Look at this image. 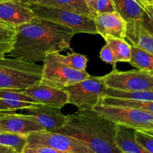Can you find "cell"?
Listing matches in <instances>:
<instances>
[{
	"mask_svg": "<svg viewBox=\"0 0 153 153\" xmlns=\"http://www.w3.org/2000/svg\"><path fill=\"white\" fill-rule=\"evenodd\" d=\"M131 57L129 63L132 67L143 71L153 73V55L131 45Z\"/></svg>",
	"mask_w": 153,
	"mask_h": 153,
	"instance_id": "obj_20",
	"label": "cell"
},
{
	"mask_svg": "<svg viewBox=\"0 0 153 153\" xmlns=\"http://www.w3.org/2000/svg\"><path fill=\"white\" fill-rule=\"evenodd\" d=\"M7 1V0H0V1Z\"/></svg>",
	"mask_w": 153,
	"mask_h": 153,
	"instance_id": "obj_39",
	"label": "cell"
},
{
	"mask_svg": "<svg viewBox=\"0 0 153 153\" xmlns=\"http://www.w3.org/2000/svg\"><path fill=\"white\" fill-rule=\"evenodd\" d=\"M116 143L121 153H149L134 138V130L117 125Z\"/></svg>",
	"mask_w": 153,
	"mask_h": 153,
	"instance_id": "obj_16",
	"label": "cell"
},
{
	"mask_svg": "<svg viewBox=\"0 0 153 153\" xmlns=\"http://www.w3.org/2000/svg\"><path fill=\"white\" fill-rule=\"evenodd\" d=\"M117 12L127 23L140 22L144 9L134 0H112Z\"/></svg>",
	"mask_w": 153,
	"mask_h": 153,
	"instance_id": "obj_17",
	"label": "cell"
},
{
	"mask_svg": "<svg viewBox=\"0 0 153 153\" xmlns=\"http://www.w3.org/2000/svg\"><path fill=\"white\" fill-rule=\"evenodd\" d=\"M0 25H7V24L4 23L3 22H1V20H0Z\"/></svg>",
	"mask_w": 153,
	"mask_h": 153,
	"instance_id": "obj_37",
	"label": "cell"
},
{
	"mask_svg": "<svg viewBox=\"0 0 153 153\" xmlns=\"http://www.w3.org/2000/svg\"><path fill=\"white\" fill-rule=\"evenodd\" d=\"M0 111H12L8 108V107L6 105L5 103L1 99H0Z\"/></svg>",
	"mask_w": 153,
	"mask_h": 153,
	"instance_id": "obj_34",
	"label": "cell"
},
{
	"mask_svg": "<svg viewBox=\"0 0 153 153\" xmlns=\"http://www.w3.org/2000/svg\"><path fill=\"white\" fill-rule=\"evenodd\" d=\"M126 38L133 46H137L153 55V37L142 27L140 22L127 23Z\"/></svg>",
	"mask_w": 153,
	"mask_h": 153,
	"instance_id": "obj_15",
	"label": "cell"
},
{
	"mask_svg": "<svg viewBox=\"0 0 153 153\" xmlns=\"http://www.w3.org/2000/svg\"><path fill=\"white\" fill-rule=\"evenodd\" d=\"M108 88L123 91H136L153 88V75L143 70L112 71L101 76Z\"/></svg>",
	"mask_w": 153,
	"mask_h": 153,
	"instance_id": "obj_7",
	"label": "cell"
},
{
	"mask_svg": "<svg viewBox=\"0 0 153 153\" xmlns=\"http://www.w3.org/2000/svg\"><path fill=\"white\" fill-rule=\"evenodd\" d=\"M135 140L141 145L147 152L153 153V136L141 131L134 130Z\"/></svg>",
	"mask_w": 153,
	"mask_h": 153,
	"instance_id": "obj_29",
	"label": "cell"
},
{
	"mask_svg": "<svg viewBox=\"0 0 153 153\" xmlns=\"http://www.w3.org/2000/svg\"><path fill=\"white\" fill-rule=\"evenodd\" d=\"M26 144V135L0 131V145L9 146L14 149L18 153H22Z\"/></svg>",
	"mask_w": 153,
	"mask_h": 153,
	"instance_id": "obj_25",
	"label": "cell"
},
{
	"mask_svg": "<svg viewBox=\"0 0 153 153\" xmlns=\"http://www.w3.org/2000/svg\"><path fill=\"white\" fill-rule=\"evenodd\" d=\"M100 103L105 105L124 106V107L134 108L146 111L153 114V102L152 101H137V100L119 99L105 96L100 100Z\"/></svg>",
	"mask_w": 153,
	"mask_h": 153,
	"instance_id": "obj_21",
	"label": "cell"
},
{
	"mask_svg": "<svg viewBox=\"0 0 153 153\" xmlns=\"http://www.w3.org/2000/svg\"><path fill=\"white\" fill-rule=\"evenodd\" d=\"M23 114L31 117L44 130L55 131L62 128L67 122V115L61 112L58 107L38 105L34 107L23 109Z\"/></svg>",
	"mask_w": 153,
	"mask_h": 153,
	"instance_id": "obj_11",
	"label": "cell"
},
{
	"mask_svg": "<svg viewBox=\"0 0 153 153\" xmlns=\"http://www.w3.org/2000/svg\"><path fill=\"white\" fill-rule=\"evenodd\" d=\"M48 58H51L56 62L80 71H86L88 59L86 55L82 54L71 52L67 55H62L60 52H55L49 54Z\"/></svg>",
	"mask_w": 153,
	"mask_h": 153,
	"instance_id": "obj_19",
	"label": "cell"
},
{
	"mask_svg": "<svg viewBox=\"0 0 153 153\" xmlns=\"http://www.w3.org/2000/svg\"><path fill=\"white\" fill-rule=\"evenodd\" d=\"M42 65L16 58H0V89L25 90L41 79Z\"/></svg>",
	"mask_w": 153,
	"mask_h": 153,
	"instance_id": "obj_3",
	"label": "cell"
},
{
	"mask_svg": "<svg viewBox=\"0 0 153 153\" xmlns=\"http://www.w3.org/2000/svg\"><path fill=\"white\" fill-rule=\"evenodd\" d=\"M36 17L60 24L73 30L75 34L79 33L97 34L94 19L65 9L43 5L28 1Z\"/></svg>",
	"mask_w": 153,
	"mask_h": 153,
	"instance_id": "obj_4",
	"label": "cell"
},
{
	"mask_svg": "<svg viewBox=\"0 0 153 153\" xmlns=\"http://www.w3.org/2000/svg\"><path fill=\"white\" fill-rule=\"evenodd\" d=\"M105 96L114 97V98L137 100V101L153 102V88L136 91H123L108 88Z\"/></svg>",
	"mask_w": 153,
	"mask_h": 153,
	"instance_id": "obj_24",
	"label": "cell"
},
{
	"mask_svg": "<svg viewBox=\"0 0 153 153\" xmlns=\"http://www.w3.org/2000/svg\"><path fill=\"white\" fill-rule=\"evenodd\" d=\"M42 75L40 82L64 88L88 79L91 75L86 71L73 68L56 62L47 56L43 61Z\"/></svg>",
	"mask_w": 153,
	"mask_h": 153,
	"instance_id": "obj_9",
	"label": "cell"
},
{
	"mask_svg": "<svg viewBox=\"0 0 153 153\" xmlns=\"http://www.w3.org/2000/svg\"><path fill=\"white\" fill-rule=\"evenodd\" d=\"M151 1V3H153V0H149Z\"/></svg>",
	"mask_w": 153,
	"mask_h": 153,
	"instance_id": "obj_38",
	"label": "cell"
},
{
	"mask_svg": "<svg viewBox=\"0 0 153 153\" xmlns=\"http://www.w3.org/2000/svg\"><path fill=\"white\" fill-rule=\"evenodd\" d=\"M140 23L145 31L153 37V3H150L145 7Z\"/></svg>",
	"mask_w": 153,
	"mask_h": 153,
	"instance_id": "obj_28",
	"label": "cell"
},
{
	"mask_svg": "<svg viewBox=\"0 0 153 153\" xmlns=\"http://www.w3.org/2000/svg\"><path fill=\"white\" fill-rule=\"evenodd\" d=\"M134 1H137L143 9L145 8V7H146L147 4H150L151 3V1H149V0H134Z\"/></svg>",
	"mask_w": 153,
	"mask_h": 153,
	"instance_id": "obj_33",
	"label": "cell"
},
{
	"mask_svg": "<svg viewBox=\"0 0 153 153\" xmlns=\"http://www.w3.org/2000/svg\"><path fill=\"white\" fill-rule=\"evenodd\" d=\"M143 132H145V133H146V134H150V135L153 136V130H148V131H143Z\"/></svg>",
	"mask_w": 153,
	"mask_h": 153,
	"instance_id": "obj_36",
	"label": "cell"
},
{
	"mask_svg": "<svg viewBox=\"0 0 153 153\" xmlns=\"http://www.w3.org/2000/svg\"><path fill=\"white\" fill-rule=\"evenodd\" d=\"M0 153H18L14 149L9 146L0 145Z\"/></svg>",
	"mask_w": 153,
	"mask_h": 153,
	"instance_id": "obj_32",
	"label": "cell"
},
{
	"mask_svg": "<svg viewBox=\"0 0 153 153\" xmlns=\"http://www.w3.org/2000/svg\"><path fill=\"white\" fill-rule=\"evenodd\" d=\"M85 2L88 4V7H90V9H91V6H92L93 2H94V0H85ZM93 15H94V14H93Z\"/></svg>",
	"mask_w": 153,
	"mask_h": 153,
	"instance_id": "obj_35",
	"label": "cell"
},
{
	"mask_svg": "<svg viewBox=\"0 0 153 153\" xmlns=\"http://www.w3.org/2000/svg\"><path fill=\"white\" fill-rule=\"evenodd\" d=\"M30 1V0H28V1Z\"/></svg>",
	"mask_w": 153,
	"mask_h": 153,
	"instance_id": "obj_42",
	"label": "cell"
},
{
	"mask_svg": "<svg viewBox=\"0 0 153 153\" xmlns=\"http://www.w3.org/2000/svg\"><path fill=\"white\" fill-rule=\"evenodd\" d=\"M67 122L56 132L85 143L93 153H121L116 143L117 125L94 110H78L67 115Z\"/></svg>",
	"mask_w": 153,
	"mask_h": 153,
	"instance_id": "obj_2",
	"label": "cell"
},
{
	"mask_svg": "<svg viewBox=\"0 0 153 153\" xmlns=\"http://www.w3.org/2000/svg\"><path fill=\"white\" fill-rule=\"evenodd\" d=\"M22 153H71L58 150L48 146H40V145H33L27 143Z\"/></svg>",
	"mask_w": 153,
	"mask_h": 153,
	"instance_id": "obj_30",
	"label": "cell"
},
{
	"mask_svg": "<svg viewBox=\"0 0 153 153\" xmlns=\"http://www.w3.org/2000/svg\"><path fill=\"white\" fill-rule=\"evenodd\" d=\"M92 110L117 126L135 131L153 130V114L146 111L124 106L105 105L100 102Z\"/></svg>",
	"mask_w": 153,
	"mask_h": 153,
	"instance_id": "obj_5",
	"label": "cell"
},
{
	"mask_svg": "<svg viewBox=\"0 0 153 153\" xmlns=\"http://www.w3.org/2000/svg\"><path fill=\"white\" fill-rule=\"evenodd\" d=\"M0 99L3 100H19L35 102L33 99L24 92L23 90L0 89Z\"/></svg>",
	"mask_w": 153,
	"mask_h": 153,
	"instance_id": "obj_26",
	"label": "cell"
},
{
	"mask_svg": "<svg viewBox=\"0 0 153 153\" xmlns=\"http://www.w3.org/2000/svg\"><path fill=\"white\" fill-rule=\"evenodd\" d=\"M97 34L104 39H126L127 22L117 11L100 13L94 17Z\"/></svg>",
	"mask_w": 153,
	"mask_h": 153,
	"instance_id": "obj_14",
	"label": "cell"
},
{
	"mask_svg": "<svg viewBox=\"0 0 153 153\" xmlns=\"http://www.w3.org/2000/svg\"><path fill=\"white\" fill-rule=\"evenodd\" d=\"M152 73V75H153V73Z\"/></svg>",
	"mask_w": 153,
	"mask_h": 153,
	"instance_id": "obj_41",
	"label": "cell"
},
{
	"mask_svg": "<svg viewBox=\"0 0 153 153\" xmlns=\"http://www.w3.org/2000/svg\"><path fill=\"white\" fill-rule=\"evenodd\" d=\"M115 11V7L112 0H94L91 6V12L95 17L100 13Z\"/></svg>",
	"mask_w": 153,
	"mask_h": 153,
	"instance_id": "obj_27",
	"label": "cell"
},
{
	"mask_svg": "<svg viewBox=\"0 0 153 153\" xmlns=\"http://www.w3.org/2000/svg\"><path fill=\"white\" fill-rule=\"evenodd\" d=\"M29 1L65 9L94 19L91 9L85 0H30Z\"/></svg>",
	"mask_w": 153,
	"mask_h": 153,
	"instance_id": "obj_18",
	"label": "cell"
},
{
	"mask_svg": "<svg viewBox=\"0 0 153 153\" xmlns=\"http://www.w3.org/2000/svg\"><path fill=\"white\" fill-rule=\"evenodd\" d=\"M69 94V104L78 110H91L106 94L107 86L101 76H91L64 88Z\"/></svg>",
	"mask_w": 153,
	"mask_h": 153,
	"instance_id": "obj_6",
	"label": "cell"
},
{
	"mask_svg": "<svg viewBox=\"0 0 153 153\" xmlns=\"http://www.w3.org/2000/svg\"><path fill=\"white\" fill-rule=\"evenodd\" d=\"M16 31L14 47L7 55L31 63L43 62L49 54L70 49L75 35L67 27L36 16Z\"/></svg>",
	"mask_w": 153,
	"mask_h": 153,
	"instance_id": "obj_1",
	"label": "cell"
},
{
	"mask_svg": "<svg viewBox=\"0 0 153 153\" xmlns=\"http://www.w3.org/2000/svg\"><path fill=\"white\" fill-rule=\"evenodd\" d=\"M105 40L113 50L117 62H129L131 57V45L125 39L109 37Z\"/></svg>",
	"mask_w": 153,
	"mask_h": 153,
	"instance_id": "obj_23",
	"label": "cell"
},
{
	"mask_svg": "<svg viewBox=\"0 0 153 153\" xmlns=\"http://www.w3.org/2000/svg\"><path fill=\"white\" fill-rule=\"evenodd\" d=\"M23 1H28V0H23Z\"/></svg>",
	"mask_w": 153,
	"mask_h": 153,
	"instance_id": "obj_40",
	"label": "cell"
},
{
	"mask_svg": "<svg viewBox=\"0 0 153 153\" xmlns=\"http://www.w3.org/2000/svg\"><path fill=\"white\" fill-rule=\"evenodd\" d=\"M100 57L102 61H104L105 63L111 65L113 68H116L117 61L116 58H115L113 50L107 43H105V45L102 48L101 51L100 52Z\"/></svg>",
	"mask_w": 153,
	"mask_h": 153,
	"instance_id": "obj_31",
	"label": "cell"
},
{
	"mask_svg": "<svg viewBox=\"0 0 153 153\" xmlns=\"http://www.w3.org/2000/svg\"><path fill=\"white\" fill-rule=\"evenodd\" d=\"M15 111H0V131L28 135L34 131L44 130L31 117Z\"/></svg>",
	"mask_w": 153,
	"mask_h": 153,
	"instance_id": "obj_13",
	"label": "cell"
},
{
	"mask_svg": "<svg viewBox=\"0 0 153 153\" xmlns=\"http://www.w3.org/2000/svg\"><path fill=\"white\" fill-rule=\"evenodd\" d=\"M16 27L0 25V58L13 50L16 39Z\"/></svg>",
	"mask_w": 153,
	"mask_h": 153,
	"instance_id": "obj_22",
	"label": "cell"
},
{
	"mask_svg": "<svg viewBox=\"0 0 153 153\" xmlns=\"http://www.w3.org/2000/svg\"><path fill=\"white\" fill-rule=\"evenodd\" d=\"M27 143L48 146L71 153H93L84 143L73 137L56 131L40 130L26 136Z\"/></svg>",
	"mask_w": 153,
	"mask_h": 153,
	"instance_id": "obj_8",
	"label": "cell"
},
{
	"mask_svg": "<svg viewBox=\"0 0 153 153\" xmlns=\"http://www.w3.org/2000/svg\"><path fill=\"white\" fill-rule=\"evenodd\" d=\"M35 17L28 1L7 0L0 1V20L7 25L17 27Z\"/></svg>",
	"mask_w": 153,
	"mask_h": 153,
	"instance_id": "obj_12",
	"label": "cell"
},
{
	"mask_svg": "<svg viewBox=\"0 0 153 153\" xmlns=\"http://www.w3.org/2000/svg\"><path fill=\"white\" fill-rule=\"evenodd\" d=\"M35 102L43 105L63 108L69 104V94L64 88L39 82L23 90Z\"/></svg>",
	"mask_w": 153,
	"mask_h": 153,
	"instance_id": "obj_10",
	"label": "cell"
}]
</instances>
